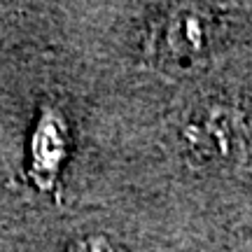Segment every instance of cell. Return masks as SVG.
I'll use <instances>...</instances> for the list:
<instances>
[{
  "mask_svg": "<svg viewBox=\"0 0 252 252\" xmlns=\"http://www.w3.org/2000/svg\"><path fill=\"white\" fill-rule=\"evenodd\" d=\"M182 138L189 152L206 163H234L248 147V124L241 108L229 100H206L191 110Z\"/></svg>",
  "mask_w": 252,
  "mask_h": 252,
  "instance_id": "6da1fadb",
  "label": "cell"
}]
</instances>
